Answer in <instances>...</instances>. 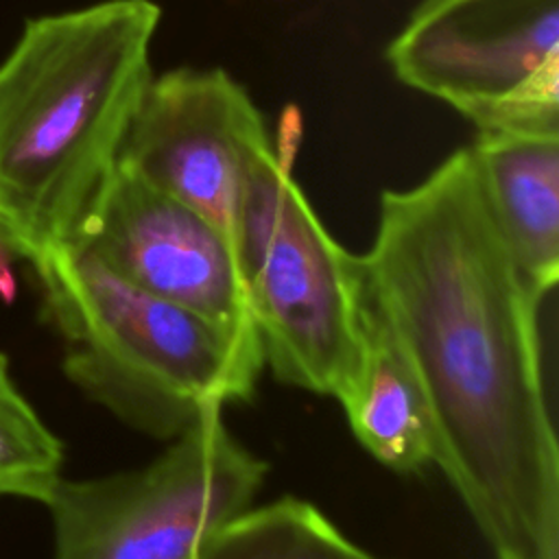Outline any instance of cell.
I'll use <instances>...</instances> for the list:
<instances>
[{
	"label": "cell",
	"instance_id": "obj_1",
	"mask_svg": "<svg viewBox=\"0 0 559 559\" xmlns=\"http://www.w3.org/2000/svg\"><path fill=\"white\" fill-rule=\"evenodd\" d=\"M360 255L421 384L445 474L496 557L559 550V448L537 314L487 205L472 148L380 194Z\"/></svg>",
	"mask_w": 559,
	"mask_h": 559
},
{
	"label": "cell",
	"instance_id": "obj_2",
	"mask_svg": "<svg viewBox=\"0 0 559 559\" xmlns=\"http://www.w3.org/2000/svg\"><path fill=\"white\" fill-rule=\"evenodd\" d=\"M153 0L28 20L0 63V251L31 264L68 247L118 168L151 81Z\"/></svg>",
	"mask_w": 559,
	"mask_h": 559
},
{
	"label": "cell",
	"instance_id": "obj_3",
	"mask_svg": "<svg viewBox=\"0 0 559 559\" xmlns=\"http://www.w3.org/2000/svg\"><path fill=\"white\" fill-rule=\"evenodd\" d=\"M33 269L44 317L63 338V373L129 428L170 441L253 395L260 345L142 290L81 247Z\"/></svg>",
	"mask_w": 559,
	"mask_h": 559
},
{
	"label": "cell",
	"instance_id": "obj_4",
	"mask_svg": "<svg viewBox=\"0 0 559 559\" xmlns=\"http://www.w3.org/2000/svg\"><path fill=\"white\" fill-rule=\"evenodd\" d=\"M236 253L264 365L338 402L360 365V255L332 238L273 146L251 166Z\"/></svg>",
	"mask_w": 559,
	"mask_h": 559
},
{
	"label": "cell",
	"instance_id": "obj_5",
	"mask_svg": "<svg viewBox=\"0 0 559 559\" xmlns=\"http://www.w3.org/2000/svg\"><path fill=\"white\" fill-rule=\"evenodd\" d=\"M269 463L221 413L197 419L148 465L98 478H61L46 507L52 559H194L199 546L253 504Z\"/></svg>",
	"mask_w": 559,
	"mask_h": 559
},
{
	"label": "cell",
	"instance_id": "obj_6",
	"mask_svg": "<svg viewBox=\"0 0 559 559\" xmlns=\"http://www.w3.org/2000/svg\"><path fill=\"white\" fill-rule=\"evenodd\" d=\"M269 148L264 120L236 79L218 68H177L146 83L118 164L236 245L251 166Z\"/></svg>",
	"mask_w": 559,
	"mask_h": 559
},
{
	"label": "cell",
	"instance_id": "obj_7",
	"mask_svg": "<svg viewBox=\"0 0 559 559\" xmlns=\"http://www.w3.org/2000/svg\"><path fill=\"white\" fill-rule=\"evenodd\" d=\"M70 245L142 290L260 345L231 238L124 166L118 164Z\"/></svg>",
	"mask_w": 559,
	"mask_h": 559
},
{
	"label": "cell",
	"instance_id": "obj_8",
	"mask_svg": "<svg viewBox=\"0 0 559 559\" xmlns=\"http://www.w3.org/2000/svg\"><path fill=\"white\" fill-rule=\"evenodd\" d=\"M386 61L404 85L476 122L559 61V0H421Z\"/></svg>",
	"mask_w": 559,
	"mask_h": 559
},
{
	"label": "cell",
	"instance_id": "obj_9",
	"mask_svg": "<svg viewBox=\"0 0 559 559\" xmlns=\"http://www.w3.org/2000/svg\"><path fill=\"white\" fill-rule=\"evenodd\" d=\"M360 365L338 400L358 443L384 467L417 474L437 465V439L415 369L360 264Z\"/></svg>",
	"mask_w": 559,
	"mask_h": 559
},
{
	"label": "cell",
	"instance_id": "obj_10",
	"mask_svg": "<svg viewBox=\"0 0 559 559\" xmlns=\"http://www.w3.org/2000/svg\"><path fill=\"white\" fill-rule=\"evenodd\" d=\"M469 148L500 238L544 301L559 277V135L478 133Z\"/></svg>",
	"mask_w": 559,
	"mask_h": 559
},
{
	"label": "cell",
	"instance_id": "obj_11",
	"mask_svg": "<svg viewBox=\"0 0 559 559\" xmlns=\"http://www.w3.org/2000/svg\"><path fill=\"white\" fill-rule=\"evenodd\" d=\"M194 559H382L354 544L312 502L284 496L212 533Z\"/></svg>",
	"mask_w": 559,
	"mask_h": 559
},
{
	"label": "cell",
	"instance_id": "obj_12",
	"mask_svg": "<svg viewBox=\"0 0 559 559\" xmlns=\"http://www.w3.org/2000/svg\"><path fill=\"white\" fill-rule=\"evenodd\" d=\"M63 467V443L17 391L0 352V496L46 504Z\"/></svg>",
	"mask_w": 559,
	"mask_h": 559
},
{
	"label": "cell",
	"instance_id": "obj_13",
	"mask_svg": "<svg viewBox=\"0 0 559 559\" xmlns=\"http://www.w3.org/2000/svg\"><path fill=\"white\" fill-rule=\"evenodd\" d=\"M496 559H522V557H509V555H502V557H496ZM535 559H559V550H550L542 557H535Z\"/></svg>",
	"mask_w": 559,
	"mask_h": 559
}]
</instances>
